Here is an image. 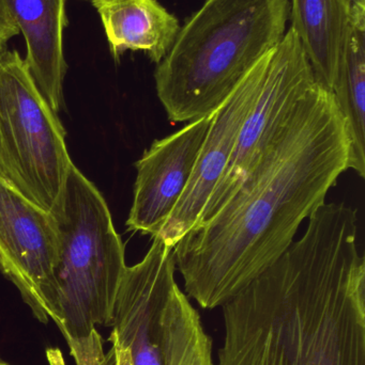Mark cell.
I'll list each match as a JSON object with an SVG mask.
<instances>
[{"label": "cell", "mask_w": 365, "mask_h": 365, "mask_svg": "<svg viewBox=\"0 0 365 365\" xmlns=\"http://www.w3.org/2000/svg\"><path fill=\"white\" fill-rule=\"evenodd\" d=\"M349 164L342 113L316 81L231 197L174 247L186 296L214 310L237 295L291 247Z\"/></svg>", "instance_id": "1"}, {"label": "cell", "mask_w": 365, "mask_h": 365, "mask_svg": "<svg viewBox=\"0 0 365 365\" xmlns=\"http://www.w3.org/2000/svg\"><path fill=\"white\" fill-rule=\"evenodd\" d=\"M221 308L218 365H365L357 210L321 204L302 237Z\"/></svg>", "instance_id": "2"}, {"label": "cell", "mask_w": 365, "mask_h": 365, "mask_svg": "<svg viewBox=\"0 0 365 365\" xmlns=\"http://www.w3.org/2000/svg\"><path fill=\"white\" fill-rule=\"evenodd\" d=\"M291 0H206L158 63L156 94L171 123L214 115L286 34Z\"/></svg>", "instance_id": "3"}, {"label": "cell", "mask_w": 365, "mask_h": 365, "mask_svg": "<svg viewBox=\"0 0 365 365\" xmlns=\"http://www.w3.org/2000/svg\"><path fill=\"white\" fill-rule=\"evenodd\" d=\"M56 268L58 329L76 365H115L96 327H111L118 287L126 272L124 245L104 197L74 165L59 210Z\"/></svg>", "instance_id": "4"}, {"label": "cell", "mask_w": 365, "mask_h": 365, "mask_svg": "<svg viewBox=\"0 0 365 365\" xmlns=\"http://www.w3.org/2000/svg\"><path fill=\"white\" fill-rule=\"evenodd\" d=\"M66 130L16 51H0V170L49 214L59 210L72 166Z\"/></svg>", "instance_id": "5"}, {"label": "cell", "mask_w": 365, "mask_h": 365, "mask_svg": "<svg viewBox=\"0 0 365 365\" xmlns=\"http://www.w3.org/2000/svg\"><path fill=\"white\" fill-rule=\"evenodd\" d=\"M315 81L312 66L289 27L280 44L267 55V71L259 98L242 124L233 155L197 223L216 214L250 175L278 140L298 103Z\"/></svg>", "instance_id": "6"}, {"label": "cell", "mask_w": 365, "mask_h": 365, "mask_svg": "<svg viewBox=\"0 0 365 365\" xmlns=\"http://www.w3.org/2000/svg\"><path fill=\"white\" fill-rule=\"evenodd\" d=\"M59 240L53 215L0 170V270L40 323L58 322Z\"/></svg>", "instance_id": "7"}, {"label": "cell", "mask_w": 365, "mask_h": 365, "mask_svg": "<svg viewBox=\"0 0 365 365\" xmlns=\"http://www.w3.org/2000/svg\"><path fill=\"white\" fill-rule=\"evenodd\" d=\"M173 247L152 237L147 255L126 267L118 287L111 334L133 365H164L165 317L177 287Z\"/></svg>", "instance_id": "8"}, {"label": "cell", "mask_w": 365, "mask_h": 365, "mask_svg": "<svg viewBox=\"0 0 365 365\" xmlns=\"http://www.w3.org/2000/svg\"><path fill=\"white\" fill-rule=\"evenodd\" d=\"M267 55L214 113L190 182L175 210L156 235L169 246L174 248L199 222L204 207L224 173L242 124L263 87L267 71Z\"/></svg>", "instance_id": "9"}, {"label": "cell", "mask_w": 365, "mask_h": 365, "mask_svg": "<svg viewBox=\"0 0 365 365\" xmlns=\"http://www.w3.org/2000/svg\"><path fill=\"white\" fill-rule=\"evenodd\" d=\"M214 115L189 122L146 150L136 163L128 231L151 237L160 233L190 182Z\"/></svg>", "instance_id": "10"}, {"label": "cell", "mask_w": 365, "mask_h": 365, "mask_svg": "<svg viewBox=\"0 0 365 365\" xmlns=\"http://www.w3.org/2000/svg\"><path fill=\"white\" fill-rule=\"evenodd\" d=\"M26 43L25 62L45 101L56 113L64 105V0H6Z\"/></svg>", "instance_id": "11"}, {"label": "cell", "mask_w": 365, "mask_h": 365, "mask_svg": "<svg viewBox=\"0 0 365 365\" xmlns=\"http://www.w3.org/2000/svg\"><path fill=\"white\" fill-rule=\"evenodd\" d=\"M116 61L126 51H143L160 63L175 42L179 21L156 0H91Z\"/></svg>", "instance_id": "12"}, {"label": "cell", "mask_w": 365, "mask_h": 365, "mask_svg": "<svg viewBox=\"0 0 365 365\" xmlns=\"http://www.w3.org/2000/svg\"><path fill=\"white\" fill-rule=\"evenodd\" d=\"M351 4L353 0H291V28L315 78L331 91L349 32Z\"/></svg>", "instance_id": "13"}, {"label": "cell", "mask_w": 365, "mask_h": 365, "mask_svg": "<svg viewBox=\"0 0 365 365\" xmlns=\"http://www.w3.org/2000/svg\"><path fill=\"white\" fill-rule=\"evenodd\" d=\"M351 141V164L365 178V0H353L334 89Z\"/></svg>", "instance_id": "14"}, {"label": "cell", "mask_w": 365, "mask_h": 365, "mask_svg": "<svg viewBox=\"0 0 365 365\" xmlns=\"http://www.w3.org/2000/svg\"><path fill=\"white\" fill-rule=\"evenodd\" d=\"M212 349L199 311L177 285L165 317L164 365H214Z\"/></svg>", "instance_id": "15"}, {"label": "cell", "mask_w": 365, "mask_h": 365, "mask_svg": "<svg viewBox=\"0 0 365 365\" xmlns=\"http://www.w3.org/2000/svg\"><path fill=\"white\" fill-rule=\"evenodd\" d=\"M109 341L111 342L114 353H115V365H133L129 349L119 344L117 339L111 334H109Z\"/></svg>", "instance_id": "16"}, {"label": "cell", "mask_w": 365, "mask_h": 365, "mask_svg": "<svg viewBox=\"0 0 365 365\" xmlns=\"http://www.w3.org/2000/svg\"><path fill=\"white\" fill-rule=\"evenodd\" d=\"M47 361L49 365H66L64 355L59 349H49L46 351Z\"/></svg>", "instance_id": "17"}, {"label": "cell", "mask_w": 365, "mask_h": 365, "mask_svg": "<svg viewBox=\"0 0 365 365\" xmlns=\"http://www.w3.org/2000/svg\"><path fill=\"white\" fill-rule=\"evenodd\" d=\"M0 365H12V364H8V362L2 361V360H0Z\"/></svg>", "instance_id": "18"}]
</instances>
